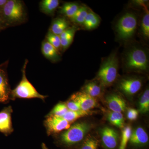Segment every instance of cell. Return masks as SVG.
Listing matches in <instances>:
<instances>
[{
	"label": "cell",
	"instance_id": "23",
	"mask_svg": "<svg viewBox=\"0 0 149 149\" xmlns=\"http://www.w3.org/2000/svg\"><path fill=\"white\" fill-rule=\"evenodd\" d=\"M89 12L86 6H80L75 14L70 19L72 22L77 24H83Z\"/></svg>",
	"mask_w": 149,
	"mask_h": 149
},
{
	"label": "cell",
	"instance_id": "16",
	"mask_svg": "<svg viewBox=\"0 0 149 149\" xmlns=\"http://www.w3.org/2000/svg\"><path fill=\"white\" fill-rule=\"evenodd\" d=\"M69 22L64 17H58L52 22L49 31L55 35L60 36L69 28Z\"/></svg>",
	"mask_w": 149,
	"mask_h": 149
},
{
	"label": "cell",
	"instance_id": "10",
	"mask_svg": "<svg viewBox=\"0 0 149 149\" xmlns=\"http://www.w3.org/2000/svg\"><path fill=\"white\" fill-rule=\"evenodd\" d=\"M8 61L0 65V103H6L10 100L11 90L9 84L7 67Z\"/></svg>",
	"mask_w": 149,
	"mask_h": 149
},
{
	"label": "cell",
	"instance_id": "7",
	"mask_svg": "<svg viewBox=\"0 0 149 149\" xmlns=\"http://www.w3.org/2000/svg\"><path fill=\"white\" fill-rule=\"evenodd\" d=\"M99 134L104 149H118L120 137L116 129L109 126H104L100 129Z\"/></svg>",
	"mask_w": 149,
	"mask_h": 149
},
{
	"label": "cell",
	"instance_id": "25",
	"mask_svg": "<svg viewBox=\"0 0 149 149\" xmlns=\"http://www.w3.org/2000/svg\"><path fill=\"white\" fill-rule=\"evenodd\" d=\"M122 129L121 139L118 149H126L132 132V128L130 125H126Z\"/></svg>",
	"mask_w": 149,
	"mask_h": 149
},
{
	"label": "cell",
	"instance_id": "6",
	"mask_svg": "<svg viewBox=\"0 0 149 149\" xmlns=\"http://www.w3.org/2000/svg\"><path fill=\"white\" fill-rule=\"evenodd\" d=\"M138 23V19L135 14L126 13L118 19L116 24L118 37L123 41L130 40L136 32Z\"/></svg>",
	"mask_w": 149,
	"mask_h": 149
},
{
	"label": "cell",
	"instance_id": "20",
	"mask_svg": "<svg viewBox=\"0 0 149 149\" xmlns=\"http://www.w3.org/2000/svg\"><path fill=\"white\" fill-rule=\"evenodd\" d=\"M92 111H85L83 110L77 111H71L68 110L63 118L70 123H72L81 118L92 115L94 113Z\"/></svg>",
	"mask_w": 149,
	"mask_h": 149
},
{
	"label": "cell",
	"instance_id": "24",
	"mask_svg": "<svg viewBox=\"0 0 149 149\" xmlns=\"http://www.w3.org/2000/svg\"><path fill=\"white\" fill-rule=\"evenodd\" d=\"M139 111L141 113H146L149 111V90L146 89L141 97L139 103Z\"/></svg>",
	"mask_w": 149,
	"mask_h": 149
},
{
	"label": "cell",
	"instance_id": "26",
	"mask_svg": "<svg viewBox=\"0 0 149 149\" xmlns=\"http://www.w3.org/2000/svg\"><path fill=\"white\" fill-rule=\"evenodd\" d=\"M99 142L93 136L89 135L85 137L79 149H98Z\"/></svg>",
	"mask_w": 149,
	"mask_h": 149
},
{
	"label": "cell",
	"instance_id": "29",
	"mask_svg": "<svg viewBox=\"0 0 149 149\" xmlns=\"http://www.w3.org/2000/svg\"><path fill=\"white\" fill-rule=\"evenodd\" d=\"M46 40L59 52L61 50V39L59 36L55 35L49 31L46 36Z\"/></svg>",
	"mask_w": 149,
	"mask_h": 149
},
{
	"label": "cell",
	"instance_id": "4",
	"mask_svg": "<svg viewBox=\"0 0 149 149\" xmlns=\"http://www.w3.org/2000/svg\"><path fill=\"white\" fill-rule=\"evenodd\" d=\"M118 59L116 53L111 54L103 62L97 74V81L103 87H108L114 83L118 73Z\"/></svg>",
	"mask_w": 149,
	"mask_h": 149
},
{
	"label": "cell",
	"instance_id": "17",
	"mask_svg": "<svg viewBox=\"0 0 149 149\" xmlns=\"http://www.w3.org/2000/svg\"><path fill=\"white\" fill-rule=\"evenodd\" d=\"M102 86L98 81H92L85 84L83 88V92L87 93L93 97L96 98L101 95L102 93Z\"/></svg>",
	"mask_w": 149,
	"mask_h": 149
},
{
	"label": "cell",
	"instance_id": "11",
	"mask_svg": "<svg viewBox=\"0 0 149 149\" xmlns=\"http://www.w3.org/2000/svg\"><path fill=\"white\" fill-rule=\"evenodd\" d=\"M130 146L134 149L143 148L148 146L149 136L143 127L139 126L132 130L129 142Z\"/></svg>",
	"mask_w": 149,
	"mask_h": 149
},
{
	"label": "cell",
	"instance_id": "14",
	"mask_svg": "<svg viewBox=\"0 0 149 149\" xmlns=\"http://www.w3.org/2000/svg\"><path fill=\"white\" fill-rule=\"evenodd\" d=\"M105 102L111 111L122 113L127 109L125 100L118 94L113 93L108 95Z\"/></svg>",
	"mask_w": 149,
	"mask_h": 149
},
{
	"label": "cell",
	"instance_id": "8",
	"mask_svg": "<svg viewBox=\"0 0 149 149\" xmlns=\"http://www.w3.org/2000/svg\"><path fill=\"white\" fill-rule=\"evenodd\" d=\"M143 82L137 77H123L120 79L118 85V89L127 97L135 95L141 90Z\"/></svg>",
	"mask_w": 149,
	"mask_h": 149
},
{
	"label": "cell",
	"instance_id": "35",
	"mask_svg": "<svg viewBox=\"0 0 149 149\" xmlns=\"http://www.w3.org/2000/svg\"><path fill=\"white\" fill-rule=\"evenodd\" d=\"M8 0H0V13L1 12L3 8L5 5Z\"/></svg>",
	"mask_w": 149,
	"mask_h": 149
},
{
	"label": "cell",
	"instance_id": "22",
	"mask_svg": "<svg viewBox=\"0 0 149 149\" xmlns=\"http://www.w3.org/2000/svg\"><path fill=\"white\" fill-rule=\"evenodd\" d=\"M80 6L77 3H65L61 7L59 13L70 19L75 14Z\"/></svg>",
	"mask_w": 149,
	"mask_h": 149
},
{
	"label": "cell",
	"instance_id": "3",
	"mask_svg": "<svg viewBox=\"0 0 149 149\" xmlns=\"http://www.w3.org/2000/svg\"><path fill=\"white\" fill-rule=\"evenodd\" d=\"M1 13L6 28L22 24L27 19L24 3L19 0H8Z\"/></svg>",
	"mask_w": 149,
	"mask_h": 149
},
{
	"label": "cell",
	"instance_id": "2",
	"mask_svg": "<svg viewBox=\"0 0 149 149\" xmlns=\"http://www.w3.org/2000/svg\"><path fill=\"white\" fill-rule=\"evenodd\" d=\"M148 52L139 46H133L126 51L123 65L125 69L134 72H146L149 65Z\"/></svg>",
	"mask_w": 149,
	"mask_h": 149
},
{
	"label": "cell",
	"instance_id": "34",
	"mask_svg": "<svg viewBox=\"0 0 149 149\" xmlns=\"http://www.w3.org/2000/svg\"><path fill=\"white\" fill-rule=\"evenodd\" d=\"M6 28L5 26L4 23L3 21L2 17L0 13V31L2 29Z\"/></svg>",
	"mask_w": 149,
	"mask_h": 149
},
{
	"label": "cell",
	"instance_id": "13",
	"mask_svg": "<svg viewBox=\"0 0 149 149\" xmlns=\"http://www.w3.org/2000/svg\"><path fill=\"white\" fill-rule=\"evenodd\" d=\"M70 98L79 103L83 110L90 111L98 106L97 99L82 91L73 94Z\"/></svg>",
	"mask_w": 149,
	"mask_h": 149
},
{
	"label": "cell",
	"instance_id": "18",
	"mask_svg": "<svg viewBox=\"0 0 149 149\" xmlns=\"http://www.w3.org/2000/svg\"><path fill=\"white\" fill-rule=\"evenodd\" d=\"M59 4L58 0H43L40 2V9L47 15H53Z\"/></svg>",
	"mask_w": 149,
	"mask_h": 149
},
{
	"label": "cell",
	"instance_id": "19",
	"mask_svg": "<svg viewBox=\"0 0 149 149\" xmlns=\"http://www.w3.org/2000/svg\"><path fill=\"white\" fill-rule=\"evenodd\" d=\"M107 118L112 125L120 128L124 127L125 120L122 113L109 111L107 115Z\"/></svg>",
	"mask_w": 149,
	"mask_h": 149
},
{
	"label": "cell",
	"instance_id": "27",
	"mask_svg": "<svg viewBox=\"0 0 149 149\" xmlns=\"http://www.w3.org/2000/svg\"><path fill=\"white\" fill-rule=\"evenodd\" d=\"M141 32L144 38H149V12L148 8L146 9L141 22Z\"/></svg>",
	"mask_w": 149,
	"mask_h": 149
},
{
	"label": "cell",
	"instance_id": "12",
	"mask_svg": "<svg viewBox=\"0 0 149 149\" xmlns=\"http://www.w3.org/2000/svg\"><path fill=\"white\" fill-rule=\"evenodd\" d=\"M12 107L4 108L0 111V132L6 136L10 134L13 131L12 122Z\"/></svg>",
	"mask_w": 149,
	"mask_h": 149
},
{
	"label": "cell",
	"instance_id": "28",
	"mask_svg": "<svg viewBox=\"0 0 149 149\" xmlns=\"http://www.w3.org/2000/svg\"><path fill=\"white\" fill-rule=\"evenodd\" d=\"M68 111L65 103L60 102L54 107L47 115L55 116L58 117H62L66 114Z\"/></svg>",
	"mask_w": 149,
	"mask_h": 149
},
{
	"label": "cell",
	"instance_id": "30",
	"mask_svg": "<svg viewBox=\"0 0 149 149\" xmlns=\"http://www.w3.org/2000/svg\"><path fill=\"white\" fill-rule=\"evenodd\" d=\"M67 107L68 110L71 111H77L82 110L81 109L79 103L75 100L71 98L65 102Z\"/></svg>",
	"mask_w": 149,
	"mask_h": 149
},
{
	"label": "cell",
	"instance_id": "36",
	"mask_svg": "<svg viewBox=\"0 0 149 149\" xmlns=\"http://www.w3.org/2000/svg\"><path fill=\"white\" fill-rule=\"evenodd\" d=\"M42 149H49L47 148V147L46 146V144L43 143L42 144Z\"/></svg>",
	"mask_w": 149,
	"mask_h": 149
},
{
	"label": "cell",
	"instance_id": "31",
	"mask_svg": "<svg viewBox=\"0 0 149 149\" xmlns=\"http://www.w3.org/2000/svg\"><path fill=\"white\" fill-rule=\"evenodd\" d=\"M76 28L74 27H69L60 35V39H72L73 40L74 34L76 32Z\"/></svg>",
	"mask_w": 149,
	"mask_h": 149
},
{
	"label": "cell",
	"instance_id": "1",
	"mask_svg": "<svg viewBox=\"0 0 149 149\" xmlns=\"http://www.w3.org/2000/svg\"><path fill=\"white\" fill-rule=\"evenodd\" d=\"M93 128V124L90 122L75 123L61 134L58 139V143L65 148L74 147L83 142Z\"/></svg>",
	"mask_w": 149,
	"mask_h": 149
},
{
	"label": "cell",
	"instance_id": "32",
	"mask_svg": "<svg viewBox=\"0 0 149 149\" xmlns=\"http://www.w3.org/2000/svg\"><path fill=\"white\" fill-rule=\"evenodd\" d=\"M139 112L138 110L133 108H129L127 110V118L131 121H134L138 118Z\"/></svg>",
	"mask_w": 149,
	"mask_h": 149
},
{
	"label": "cell",
	"instance_id": "9",
	"mask_svg": "<svg viewBox=\"0 0 149 149\" xmlns=\"http://www.w3.org/2000/svg\"><path fill=\"white\" fill-rule=\"evenodd\" d=\"M44 124L49 135L60 133L68 129L71 125V123L63 118L52 115H47Z\"/></svg>",
	"mask_w": 149,
	"mask_h": 149
},
{
	"label": "cell",
	"instance_id": "21",
	"mask_svg": "<svg viewBox=\"0 0 149 149\" xmlns=\"http://www.w3.org/2000/svg\"><path fill=\"white\" fill-rule=\"evenodd\" d=\"M100 18L97 15L92 11L89 10L83 25L85 29L91 30L97 28L100 23Z\"/></svg>",
	"mask_w": 149,
	"mask_h": 149
},
{
	"label": "cell",
	"instance_id": "15",
	"mask_svg": "<svg viewBox=\"0 0 149 149\" xmlns=\"http://www.w3.org/2000/svg\"><path fill=\"white\" fill-rule=\"evenodd\" d=\"M41 50L44 56L51 61L56 62L61 60L59 52L46 40L42 43Z\"/></svg>",
	"mask_w": 149,
	"mask_h": 149
},
{
	"label": "cell",
	"instance_id": "5",
	"mask_svg": "<svg viewBox=\"0 0 149 149\" xmlns=\"http://www.w3.org/2000/svg\"><path fill=\"white\" fill-rule=\"evenodd\" d=\"M28 62V60L26 59L22 70V80L16 88L11 90L10 100H14L17 98H38L45 100L47 96L43 95L38 93L26 77V68Z\"/></svg>",
	"mask_w": 149,
	"mask_h": 149
},
{
	"label": "cell",
	"instance_id": "33",
	"mask_svg": "<svg viewBox=\"0 0 149 149\" xmlns=\"http://www.w3.org/2000/svg\"><path fill=\"white\" fill-rule=\"evenodd\" d=\"M73 40L72 39H61V49L64 51L71 45Z\"/></svg>",
	"mask_w": 149,
	"mask_h": 149
}]
</instances>
